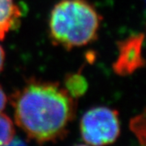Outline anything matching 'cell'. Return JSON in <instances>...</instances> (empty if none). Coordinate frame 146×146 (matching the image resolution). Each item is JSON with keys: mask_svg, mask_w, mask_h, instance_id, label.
<instances>
[{"mask_svg": "<svg viewBox=\"0 0 146 146\" xmlns=\"http://www.w3.org/2000/svg\"><path fill=\"white\" fill-rule=\"evenodd\" d=\"M12 104L17 125L38 143L62 137L76 113L74 98L64 86L35 78L14 93Z\"/></svg>", "mask_w": 146, "mask_h": 146, "instance_id": "6da1fadb", "label": "cell"}, {"mask_svg": "<svg viewBox=\"0 0 146 146\" xmlns=\"http://www.w3.org/2000/svg\"><path fill=\"white\" fill-rule=\"evenodd\" d=\"M102 16L88 0H60L48 19V36L66 50L86 46L98 39Z\"/></svg>", "mask_w": 146, "mask_h": 146, "instance_id": "7a4b0ae2", "label": "cell"}, {"mask_svg": "<svg viewBox=\"0 0 146 146\" xmlns=\"http://www.w3.org/2000/svg\"><path fill=\"white\" fill-rule=\"evenodd\" d=\"M80 130L86 143L94 146L110 144L120 134L119 113L106 107L93 108L83 115Z\"/></svg>", "mask_w": 146, "mask_h": 146, "instance_id": "3957f363", "label": "cell"}, {"mask_svg": "<svg viewBox=\"0 0 146 146\" xmlns=\"http://www.w3.org/2000/svg\"><path fill=\"white\" fill-rule=\"evenodd\" d=\"M143 40L144 35L140 33L118 41V56L112 65L116 75L127 77L144 67L145 62L142 54Z\"/></svg>", "mask_w": 146, "mask_h": 146, "instance_id": "277c9868", "label": "cell"}, {"mask_svg": "<svg viewBox=\"0 0 146 146\" xmlns=\"http://www.w3.org/2000/svg\"><path fill=\"white\" fill-rule=\"evenodd\" d=\"M21 16V10L14 0H0V40L19 27Z\"/></svg>", "mask_w": 146, "mask_h": 146, "instance_id": "5b68a950", "label": "cell"}, {"mask_svg": "<svg viewBox=\"0 0 146 146\" xmlns=\"http://www.w3.org/2000/svg\"><path fill=\"white\" fill-rule=\"evenodd\" d=\"M64 85V89L74 99L82 96L88 87L87 81L80 71L67 74Z\"/></svg>", "mask_w": 146, "mask_h": 146, "instance_id": "8992f818", "label": "cell"}, {"mask_svg": "<svg viewBox=\"0 0 146 146\" xmlns=\"http://www.w3.org/2000/svg\"><path fill=\"white\" fill-rule=\"evenodd\" d=\"M15 137V129L13 121L6 114L0 112V146L11 143Z\"/></svg>", "mask_w": 146, "mask_h": 146, "instance_id": "52a82bcc", "label": "cell"}, {"mask_svg": "<svg viewBox=\"0 0 146 146\" xmlns=\"http://www.w3.org/2000/svg\"><path fill=\"white\" fill-rule=\"evenodd\" d=\"M129 128L137 137L141 145H145V115L143 112L139 115L135 116L130 120Z\"/></svg>", "mask_w": 146, "mask_h": 146, "instance_id": "ba28073f", "label": "cell"}, {"mask_svg": "<svg viewBox=\"0 0 146 146\" xmlns=\"http://www.w3.org/2000/svg\"><path fill=\"white\" fill-rule=\"evenodd\" d=\"M6 103H7V97L5 92H4L2 86H0V112H2L5 106H6Z\"/></svg>", "mask_w": 146, "mask_h": 146, "instance_id": "9c48e42d", "label": "cell"}, {"mask_svg": "<svg viewBox=\"0 0 146 146\" xmlns=\"http://www.w3.org/2000/svg\"><path fill=\"white\" fill-rule=\"evenodd\" d=\"M5 52L3 47L0 45V72H1L5 66Z\"/></svg>", "mask_w": 146, "mask_h": 146, "instance_id": "30bf717a", "label": "cell"}, {"mask_svg": "<svg viewBox=\"0 0 146 146\" xmlns=\"http://www.w3.org/2000/svg\"><path fill=\"white\" fill-rule=\"evenodd\" d=\"M5 146H27V145L22 141L18 140V139H13L11 143H9L8 144H6Z\"/></svg>", "mask_w": 146, "mask_h": 146, "instance_id": "8fae6325", "label": "cell"}, {"mask_svg": "<svg viewBox=\"0 0 146 146\" xmlns=\"http://www.w3.org/2000/svg\"><path fill=\"white\" fill-rule=\"evenodd\" d=\"M78 146H86V145H78Z\"/></svg>", "mask_w": 146, "mask_h": 146, "instance_id": "7c38bea8", "label": "cell"}]
</instances>
